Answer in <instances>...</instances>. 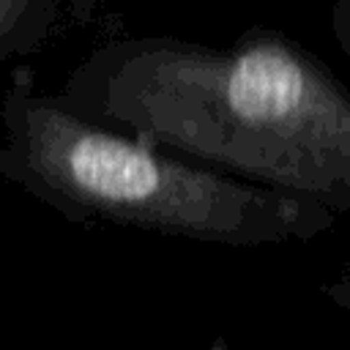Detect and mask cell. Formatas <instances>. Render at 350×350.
<instances>
[{
    "label": "cell",
    "instance_id": "obj_5",
    "mask_svg": "<svg viewBox=\"0 0 350 350\" xmlns=\"http://www.w3.org/2000/svg\"><path fill=\"white\" fill-rule=\"evenodd\" d=\"M331 30L339 49L350 57V0H336L331 5Z\"/></svg>",
    "mask_w": 350,
    "mask_h": 350
},
{
    "label": "cell",
    "instance_id": "obj_4",
    "mask_svg": "<svg viewBox=\"0 0 350 350\" xmlns=\"http://www.w3.org/2000/svg\"><path fill=\"white\" fill-rule=\"evenodd\" d=\"M323 293H325V298H328L336 309H342V312L347 314V320H350V262H347L331 282L323 284Z\"/></svg>",
    "mask_w": 350,
    "mask_h": 350
},
{
    "label": "cell",
    "instance_id": "obj_1",
    "mask_svg": "<svg viewBox=\"0 0 350 350\" xmlns=\"http://www.w3.org/2000/svg\"><path fill=\"white\" fill-rule=\"evenodd\" d=\"M57 96L189 161L336 216L350 211V88L279 30L252 27L230 44L109 38Z\"/></svg>",
    "mask_w": 350,
    "mask_h": 350
},
{
    "label": "cell",
    "instance_id": "obj_2",
    "mask_svg": "<svg viewBox=\"0 0 350 350\" xmlns=\"http://www.w3.org/2000/svg\"><path fill=\"white\" fill-rule=\"evenodd\" d=\"M0 175L71 221H98L219 246L312 241L336 224L328 208L189 161L134 131L96 123L27 66L0 98Z\"/></svg>",
    "mask_w": 350,
    "mask_h": 350
},
{
    "label": "cell",
    "instance_id": "obj_6",
    "mask_svg": "<svg viewBox=\"0 0 350 350\" xmlns=\"http://www.w3.org/2000/svg\"><path fill=\"white\" fill-rule=\"evenodd\" d=\"M191 350H230V345H227L224 336H216V339H211L208 345H200V347H191Z\"/></svg>",
    "mask_w": 350,
    "mask_h": 350
},
{
    "label": "cell",
    "instance_id": "obj_3",
    "mask_svg": "<svg viewBox=\"0 0 350 350\" xmlns=\"http://www.w3.org/2000/svg\"><path fill=\"white\" fill-rule=\"evenodd\" d=\"M60 14L63 0H0V60L44 49Z\"/></svg>",
    "mask_w": 350,
    "mask_h": 350
}]
</instances>
